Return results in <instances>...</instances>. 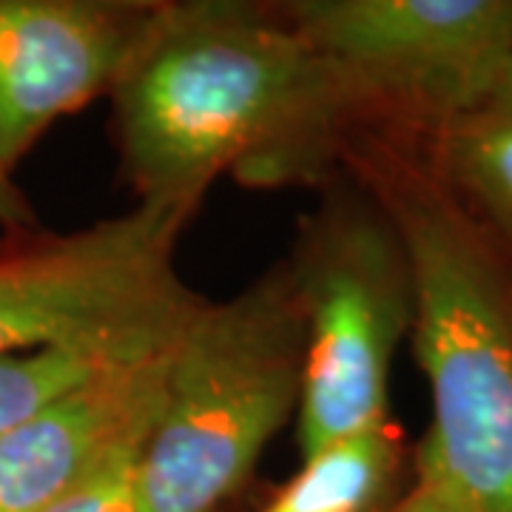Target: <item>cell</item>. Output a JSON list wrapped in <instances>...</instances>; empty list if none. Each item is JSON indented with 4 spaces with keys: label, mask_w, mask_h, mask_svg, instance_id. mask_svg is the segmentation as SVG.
Here are the masks:
<instances>
[{
    "label": "cell",
    "mask_w": 512,
    "mask_h": 512,
    "mask_svg": "<svg viewBox=\"0 0 512 512\" xmlns=\"http://www.w3.org/2000/svg\"><path fill=\"white\" fill-rule=\"evenodd\" d=\"M111 100L137 202L200 205L222 174L256 188L336 177V89L282 3L163 0Z\"/></svg>",
    "instance_id": "cell-1"
},
{
    "label": "cell",
    "mask_w": 512,
    "mask_h": 512,
    "mask_svg": "<svg viewBox=\"0 0 512 512\" xmlns=\"http://www.w3.org/2000/svg\"><path fill=\"white\" fill-rule=\"evenodd\" d=\"M336 174L379 202L410 259L416 359L433 396L416 467L467 512H512V279L419 137L350 131Z\"/></svg>",
    "instance_id": "cell-2"
},
{
    "label": "cell",
    "mask_w": 512,
    "mask_h": 512,
    "mask_svg": "<svg viewBox=\"0 0 512 512\" xmlns=\"http://www.w3.org/2000/svg\"><path fill=\"white\" fill-rule=\"evenodd\" d=\"M305 319L288 262L205 302L168 350L140 467V512H217L299 413Z\"/></svg>",
    "instance_id": "cell-3"
},
{
    "label": "cell",
    "mask_w": 512,
    "mask_h": 512,
    "mask_svg": "<svg viewBox=\"0 0 512 512\" xmlns=\"http://www.w3.org/2000/svg\"><path fill=\"white\" fill-rule=\"evenodd\" d=\"M194 211L137 202L80 231L0 245V359L66 350L114 367L165 356L205 305L177 271Z\"/></svg>",
    "instance_id": "cell-4"
},
{
    "label": "cell",
    "mask_w": 512,
    "mask_h": 512,
    "mask_svg": "<svg viewBox=\"0 0 512 512\" xmlns=\"http://www.w3.org/2000/svg\"><path fill=\"white\" fill-rule=\"evenodd\" d=\"M305 319L296 413L302 458L387 419L393 353L416 319L402 239L365 188L336 174L285 259Z\"/></svg>",
    "instance_id": "cell-5"
},
{
    "label": "cell",
    "mask_w": 512,
    "mask_h": 512,
    "mask_svg": "<svg viewBox=\"0 0 512 512\" xmlns=\"http://www.w3.org/2000/svg\"><path fill=\"white\" fill-rule=\"evenodd\" d=\"M282 9L328 69L342 140L350 131L430 140L510 74L512 0H291Z\"/></svg>",
    "instance_id": "cell-6"
},
{
    "label": "cell",
    "mask_w": 512,
    "mask_h": 512,
    "mask_svg": "<svg viewBox=\"0 0 512 512\" xmlns=\"http://www.w3.org/2000/svg\"><path fill=\"white\" fill-rule=\"evenodd\" d=\"M160 0H0V168L55 120L111 94Z\"/></svg>",
    "instance_id": "cell-7"
},
{
    "label": "cell",
    "mask_w": 512,
    "mask_h": 512,
    "mask_svg": "<svg viewBox=\"0 0 512 512\" xmlns=\"http://www.w3.org/2000/svg\"><path fill=\"white\" fill-rule=\"evenodd\" d=\"M168 353L103 367L0 436V512H46L126 444L146 439L163 404Z\"/></svg>",
    "instance_id": "cell-8"
},
{
    "label": "cell",
    "mask_w": 512,
    "mask_h": 512,
    "mask_svg": "<svg viewBox=\"0 0 512 512\" xmlns=\"http://www.w3.org/2000/svg\"><path fill=\"white\" fill-rule=\"evenodd\" d=\"M424 151L512 279V72L484 103L424 140Z\"/></svg>",
    "instance_id": "cell-9"
},
{
    "label": "cell",
    "mask_w": 512,
    "mask_h": 512,
    "mask_svg": "<svg viewBox=\"0 0 512 512\" xmlns=\"http://www.w3.org/2000/svg\"><path fill=\"white\" fill-rule=\"evenodd\" d=\"M402 470V439L390 421L330 441L262 512H376Z\"/></svg>",
    "instance_id": "cell-10"
},
{
    "label": "cell",
    "mask_w": 512,
    "mask_h": 512,
    "mask_svg": "<svg viewBox=\"0 0 512 512\" xmlns=\"http://www.w3.org/2000/svg\"><path fill=\"white\" fill-rule=\"evenodd\" d=\"M97 370L103 365L66 350H37L0 359V436Z\"/></svg>",
    "instance_id": "cell-11"
},
{
    "label": "cell",
    "mask_w": 512,
    "mask_h": 512,
    "mask_svg": "<svg viewBox=\"0 0 512 512\" xmlns=\"http://www.w3.org/2000/svg\"><path fill=\"white\" fill-rule=\"evenodd\" d=\"M146 439L126 444L92 478H86L80 487L63 495L46 512H140L137 467H140V453H143Z\"/></svg>",
    "instance_id": "cell-12"
},
{
    "label": "cell",
    "mask_w": 512,
    "mask_h": 512,
    "mask_svg": "<svg viewBox=\"0 0 512 512\" xmlns=\"http://www.w3.org/2000/svg\"><path fill=\"white\" fill-rule=\"evenodd\" d=\"M393 512H467L439 478L416 467V484Z\"/></svg>",
    "instance_id": "cell-13"
},
{
    "label": "cell",
    "mask_w": 512,
    "mask_h": 512,
    "mask_svg": "<svg viewBox=\"0 0 512 512\" xmlns=\"http://www.w3.org/2000/svg\"><path fill=\"white\" fill-rule=\"evenodd\" d=\"M0 228H6L12 234L40 231L32 202L23 197V191L12 183V174L3 168H0Z\"/></svg>",
    "instance_id": "cell-14"
},
{
    "label": "cell",
    "mask_w": 512,
    "mask_h": 512,
    "mask_svg": "<svg viewBox=\"0 0 512 512\" xmlns=\"http://www.w3.org/2000/svg\"><path fill=\"white\" fill-rule=\"evenodd\" d=\"M510 72H512V66H510Z\"/></svg>",
    "instance_id": "cell-15"
}]
</instances>
